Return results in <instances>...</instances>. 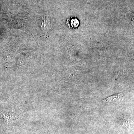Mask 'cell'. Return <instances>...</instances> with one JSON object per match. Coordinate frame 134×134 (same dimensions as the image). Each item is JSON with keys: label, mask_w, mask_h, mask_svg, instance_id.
Masks as SVG:
<instances>
[{"label": "cell", "mask_w": 134, "mask_h": 134, "mask_svg": "<svg viewBox=\"0 0 134 134\" xmlns=\"http://www.w3.org/2000/svg\"><path fill=\"white\" fill-rule=\"evenodd\" d=\"M77 21L76 19H71L70 20L69 24L72 28H75L77 25Z\"/></svg>", "instance_id": "cell-3"}, {"label": "cell", "mask_w": 134, "mask_h": 134, "mask_svg": "<svg viewBox=\"0 0 134 134\" xmlns=\"http://www.w3.org/2000/svg\"><path fill=\"white\" fill-rule=\"evenodd\" d=\"M50 23L49 21L48 20H45L43 21L42 24V29L45 32L46 31H48L49 30L51 29V25H50Z\"/></svg>", "instance_id": "cell-2"}, {"label": "cell", "mask_w": 134, "mask_h": 134, "mask_svg": "<svg viewBox=\"0 0 134 134\" xmlns=\"http://www.w3.org/2000/svg\"><path fill=\"white\" fill-rule=\"evenodd\" d=\"M130 15L131 16V21H132V23L133 24H134V14L131 13H130Z\"/></svg>", "instance_id": "cell-4"}, {"label": "cell", "mask_w": 134, "mask_h": 134, "mask_svg": "<svg viewBox=\"0 0 134 134\" xmlns=\"http://www.w3.org/2000/svg\"><path fill=\"white\" fill-rule=\"evenodd\" d=\"M123 96L122 93H117L104 99L103 101L107 103H114L120 100Z\"/></svg>", "instance_id": "cell-1"}]
</instances>
